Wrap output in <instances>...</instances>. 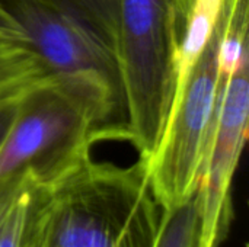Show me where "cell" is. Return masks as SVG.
I'll return each mask as SVG.
<instances>
[{
  "mask_svg": "<svg viewBox=\"0 0 249 247\" xmlns=\"http://www.w3.org/2000/svg\"><path fill=\"white\" fill-rule=\"evenodd\" d=\"M162 208L140 162L86 156L36 188L23 247H155Z\"/></svg>",
  "mask_w": 249,
  "mask_h": 247,
  "instance_id": "cell-1",
  "label": "cell"
},
{
  "mask_svg": "<svg viewBox=\"0 0 249 247\" xmlns=\"http://www.w3.org/2000/svg\"><path fill=\"white\" fill-rule=\"evenodd\" d=\"M104 140L127 141L123 106L92 83L48 74L22 96L0 144V183L26 170L47 182Z\"/></svg>",
  "mask_w": 249,
  "mask_h": 247,
  "instance_id": "cell-2",
  "label": "cell"
},
{
  "mask_svg": "<svg viewBox=\"0 0 249 247\" xmlns=\"http://www.w3.org/2000/svg\"><path fill=\"white\" fill-rule=\"evenodd\" d=\"M194 0H121L117 55L127 141L144 162L172 106L181 44Z\"/></svg>",
  "mask_w": 249,
  "mask_h": 247,
  "instance_id": "cell-3",
  "label": "cell"
},
{
  "mask_svg": "<svg viewBox=\"0 0 249 247\" xmlns=\"http://www.w3.org/2000/svg\"><path fill=\"white\" fill-rule=\"evenodd\" d=\"M222 12L201 55L175 98L163 134L144 167L150 191L162 210L190 199L198 188L220 90L219 41Z\"/></svg>",
  "mask_w": 249,
  "mask_h": 247,
  "instance_id": "cell-4",
  "label": "cell"
},
{
  "mask_svg": "<svg viewBox=\"0 0 249 247\" xmlns=\"http://www.w3.org/2000/svg\"><path fill=\"white\" fill-rule=\"evenodd\" d=\"M31 39L50 74L92 83L124 112L121 70L115 49L57 0H0Z\"/></svg>",
  "mask_w": 249,
  "mask_h": 247,
  "instance_id": "cell-5",
  "label": "cell"
},
{
  "mask_svg": "<svg viewBox=\"0 0 249 247\" xmlns=\"http://www.w3.org/2000/svg\"><path fill=\"white\" fill-rule=\"evenodd\" d=\"M249 60L220 80L219 100L196 192L200 215L198 247H220L233 218L232 183L249 121Z\"/></svg>",
  "mask_w": 249,
  "mask_h": 247,
  "instance_id": "cell-6",
  "label": "cell"
},
{
  "mask_svg": "<svg viewBox=\"0 0 249 247\" xmlns=\"http://www.w3.org/2000/svg\"><path fill=\"white\" fill-rule=\"evenodd\" d=\"M48 74L23 28L0 3V92L32 84Z\"/></svg>",
  "mask_w": 249,
  "mask_h": 247,
  "instance_id": "cell-7",
  "label": "cell"
},
{
  "mask_svg": "<svg viewBox=\"0 0 249 247\" xmlns=\"http://www.w3.org/2000/svg\"><path fill=\"white\" fill-rule=\"evenodd\" d=\"M200 215L196 194L160 213L159 234L155 247H198Z\"/></svg>",
  "mask_w": 249,
  "mask_h": 247,
  "instance_id": "cell-8",
  "label": "cell"
},
{
  "mask_svg": "<svg viewBox=\"0 0 249 247\" xmlns=\"http://www.w3.org/2000/svg\"><path fill=\"white\" fill-rule=\"evenodd\" d=\"M90 28H93L117 52L118 15L121 0H57ZM118 57V55H117Z\"/></svg>",
  "mask_w": 249,
  "mask_h": 247,
  "instance_id": "cell-9",
  "label": "cell"
},
{
  "mask_svg": "<svg viewBox=\"0 0 249 247\" xmlns=\"http://www.w3.org/2000/svg\"><path fill=\"white\" fill-rule=\"evenodd\" d=\"M38 185L39 179L31 173L13 208L0 227V247H23L26 226Z\"/></svg>",
  "mask_w": 249,
  "mask_h": 247,
  "instance_id": "cell-10",
  "label": "cell"
},
{
  "mask_svg": "<svg viewBox=\"0 0 249 247\" xmlns=\"http://www.w3.org/2000/svg\"><path fill=\"white\" fill-rule=\"evenodd\" d=\"M35 83H32L29 86L16 87V89H10V90L0 92V144H1L6 132L9 131V128L12 125V121H13L16 112H18V108H19V103H20L22 96Z\"/></svg>",
  "mask_w": 249,
  "mask_h": 247,
  "instance_id": "cell-11",
  "label": "cell"
},
{
  "mask_svg": "<svg viewBox=\"0 0 249 247\" xmlns=\"http://www.w3.org/2000/svg\"><path fill=\"white\" fill-rule=\"evenodd\" d=\"M31 170H26L20 175H16L6 182L0 183V227L7 218L10 210L13 208L19 194L22 192L25 183L28 182L31 176Z\"/></svg>",
  "mask_w": 249,
  "mask_h": 247,
  "instance_id": "cell-12",
  "label": "cell"
}]
</instances>
